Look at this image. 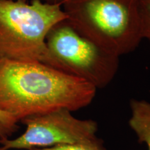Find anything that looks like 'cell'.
Listing matches in <instances>:
<instances>
[{"mask_svg": "<svg viewBox=\"0 0 150 150\" xmlns=\"http://www.w3.org/2000/svg\"><path fill=\"white\" fill-rule=\"evenodd\" d=\"M0 150H8V149H6L4 147H3V146L1 145V147H0Z\"/></svg>", "mask_w": 150, "mask_h": 150, "instance_id": "obj_11", "label": "cell"}, {"mask_svg": "<svg viewBox=\"0 0 150 150\" xmlns=\"http://www.w3.org/2000/svg\"><path fill=\"white\" fill-rule=\"evenodd\" d=\"M41 63L103 88L117 74L120 56L81 34L66 19L49 31Z\"/></svg>", "mask_w": 150, "mask_h": 150, "instance_id": "obj_4", "label": "cell"}, {"mask_svg": "<svg viewBox=\"0 0 150 150\" xmlns=\"http://www.w3.org/2000/svg\"><path fill=\"white\" fill-rule=\"evenodd\" d=\"M25 131L15 139H5L0 144L6 149L31 150L63 145H81L105 150L97 136V123L93 120H81L72 111L61 108L29 116L20 122Z\"/></svg>", "mask_w": 150, "mask_h": 150, "instance_id": "obj_5", "label": "cell"}, {"mask_svg": "<svg viewBox=\"0 0 150 150\" xmlns=\"http://www.w3.org/2000/svg\"><path fill=\"white\" fill-rule=\"evenodd\" d=\"M139 15L142 39L150 42V0H139Z\"/></svg>", "mask_w": 150, "mask_h": 150, "instance_id": "obj_8", "label": "cell"}, {"mask_svg": "<svg viewBox=\"0 0 150 150\" xmlns=\"http://www.w3.org/2000/svg\"><path fill=\"white\" fill-rule=\"evenodd\" d=\"M62 8L79 32L120 57L142 40L139 0H66Z\"/></svg>", "mask_w": 150, "mask_h": 150, "instance_id": "obj_2", "label": "cell"}, {"mask_svg": "<svg viewBox=\"0 0 150 150\" xmlns=\"http://www.w3.org/2000/svg\"><path fill=\"white\" fill-rule=\"evenodd\" d=\"M45 2L49 3V4H63L66 0H42Z\"/></svg>", "mask_w": 150, "mask_h": 150, "instance_id": "obj_10", "label": "cell"}, {"mask_svg": "<svg viewBox=\"0 0 150 150\" xmlns=\"http://www.w3.org/2000/svg\"><path fill=\"white\" fill-rule=\"evenodd\" d=\"M66 18L60 4L0 0V59L40 62L49 31Z\"/></svg>", "mask_w": 150, "mask_h": 150, "instance_id": "obj_3", "label": "cell"}, {"mask_svg": "<svg viewBox=\"0 0 150 150\" xmlns=\"http://www.w3.org/2000/svg\"><path fill=\"white\" fill-rule=\"evenodd\" d=\"M31 150H103L97 148L81 145H63L47 148H35Z\"/></svg>", "mask_w": 150, "mask_h": 150, "instance_id": "obj_9", "label": "cell"}, {"mask_svg": "<svg viewBox=\"0 0 150 150\" xmlns=\"http://www.w3.org/2000/svg\"><path fill=\"white\" fill-rule=\"evenodd\" d=\"M97 89L40 61L0 59V110L20 122L61 108L75 111L88 106Z\"/></svg>", "mask_w": 150, "mask_h": 150, "instance_id": "obj_1", "label": "cell"}, {"mask_svg": "<svg viewBox=\"0 0 150 150\" xmlns=\"http://www.w3.org/2000/svg\"><path fill=\"white\" fill-rule=\"evenodd\" d=\"M18 122L13 116L0 110V141L9 139L19 130Z\"/></svg>", "mask_w": 150, "mask_h": 150, "instance_id": "obj_7", "label": "cell"}, {"mask_svg": "<svg viewBox=\"0 0 150 150\" xmlns=\"http://www.w3.org/2000/svg\"><path fill=\"white\" fill-rule=\"evenodd\" d=\"M130 106L129 126L136 133L139 142L145 143L150 150V103L145 100L131 99Z\"/></svg>", "mask_w": 150, "mask_h": 150, "instance_id": "obj_6", "label": "cell"}]
</instances>
